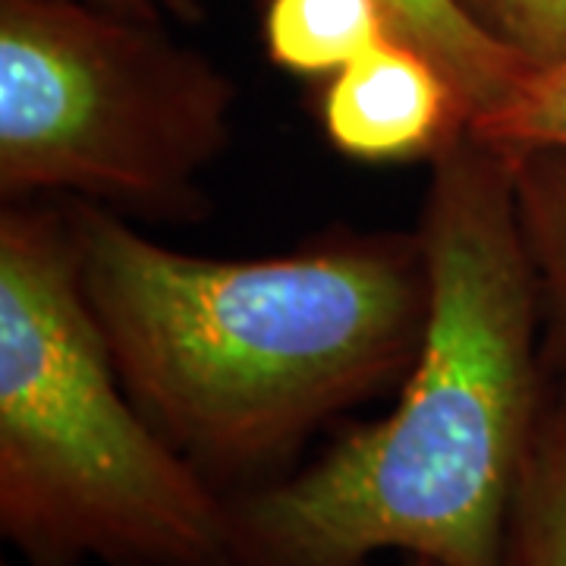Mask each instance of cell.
Returning <instances> with one entry per match:
<instances>
[{"label": "cell", "instance_id": "4fadbf2b", "mask_svg": "<svg viewBox=\"0 0 566 566\" xmlns=\"http://www.w3.org/2000/svg\"><path fill=\"white\" fill-rule=\"evenodd\" d=\"M403 566H441V564H431V560H422V557H406Z\"/></svg>", "mask_w": 566, "mask_h": 566}, {"label": "cell", "instance_id": "52a82bcc", "mask_svg": "<svg viewBox=\"0 0 566 566\" xmlns=\"http://www.w3.org/2000/svg\"><path fill=\"white\" fill-rule=\"evenodd\" d=\"M394 32L424 51L457 85L469 123L506 102L532 70L513 48L472 20L460 0H381Z\"/></svg>", "mask_w": 566, "mask_h": 566}, {"label": "cell", "instance_id": "7a4b0ae2", "mask_svg": "<svg viewBox=\"0 0 566 566\" xmlns=\"http://www.w3.org/2000/svg\"><path fill=\"white\" fill-rule=\"evenodd\" d=\"M63 211L120 381L227 497L296 469L324 424L397 390L422 349L431 271L419 227L208 259L104 205L66 199Z\"/></svg>", "mask_w": 566, "mask_h": 566}, {"label": "cell", "instance_id": "7c38bea8", "mask_svg": "<svg viewBox=\"0 0 566 566\" xmlns=\"http://www.w3.org/2000/svg\"><path fill=\"white\" fill-rule=\"evenodd\" d=\"M88 3L104 7L117 17L148 22H164V13L180 17V20H196L205 7V0H88Z\"/></svg>", "mask_w": 566, "mask_h": 566}, {"label": "cell", "instance_id": "6da1fadb", "mask_svg": "<svg viewBox=\"0 0 566 566\" xmlns=\"http://www.w3.org/2000/svg\"><path fill=\"white\" fill-rule=\"evenodd\" d=\"M428 164L431 312L397 403L312 463L230 494L227 566H368L385 551L501 566L545 403V305L510 158L463 129Z\"/></svg>", "mask_w": 566, "mask_h": 566}, {"label": "cell", "instance_id": "5bb4252c", "mask_svg": "<svg viewBox=\"0 0 566 566\" xmlns=\"http://www.w3.org/2000/svg\"><path fill=\"white\" fill-rule=\"evenodd\" d=\"M3 566H20V564H3Z\"/></svg>", "mask_w": 566, "mask_h": 566}, {"label": "cell", "instance_id": "8fae6325", "mask_svg": "<svg viewBox=\"0 0 566 566\" xmlns=\"http://www.w3.org/2000/svg\"><path fill=\"white\" fill-rule=\"evenodd\" d=\"M472 20L535 70L566 54V0H460Z\"/></svg>", "mask_w": 566, "mask_h": 566}, {"label": "cell", "instance_id": "9c48e42d", "mask_svg": "<svg viewBox=\"0 0 566 566\" xmlns=\"http://www.w3.org/2000/svg\"><path fill=\"white\" fill-rule=\"evenodd\" d=\"M516 211L545 305V349L566 359V155L510 158Z\"/></svg>", "mask_w": 566, "mask_h": 566}, {"label": "cell", "instance_id": "3957f363", "mask_svg": "<svg viewBox=\"0 0 566 566\" xmlns=\"http://www.w3.org/2000/svg\"><path fill=\"white\" fill-rule=\"evenodd\" d=\"M0 538L20 566L230 557V497L120 381L63 205L0 211Z\"/></svg>", "mask_w": 566, "mask_h": 566}, {"label": "cell", "instance_id": "8992f818", "mask_svg": "<svg viewBox=\"0 0 566 566\" xmlns=\"http://www.w3.org/2000/svg\"><path fill=\"white\" fill-rule=\"evenodd\" d=\"M545 356V403L506 513L501 566H566V359Z\"/></svg>", "mask_w": 566, "mask_h": 566}, {"label": "cell", "instance_id": "ba28073f", "mask_svg": "<svg viewBox=\"0 0 566 566\" xmlns=\"http://www.w3.org/2000/svg\"><path fill=\"white\" fill-rule=\"evenodd\" d=\"M394 32L381 0H268L262 20L271 63L305 80L334 76Z\"/></svg>", "mask_w": 566, "mask_h": 566}, {"label": "cell", "instance_id": "5b68a950", "mask_svg": "<svg viewBox=\"0 0 566 566\" xmlns=\"http://www.w3.org/2000/svg\"><path fill=\"white\" fill-rule=\"evenodd\" d=\"M318 120L344 158L400 164L431 161L469 129V111L438 63L390 35L327 76Z\"/></svg>", "mask_w": 566, "mask_h": 566}, {"label": "cell", "instance_id": "277c9868", "mask_svg": "<svg viewBox=\"0 0 566 566\" xmlns=\"http://www.w3.org/2000/svg\"><path fill=\"white\" fill-rule=\"evenodd\" d=\"M237 85L161 22L88 0H0V196L192 221Z\"/></svg>", "mask_w": 566, "mask_h": 566}, {"label": "cell", "instance_id": "30bf717a", "mask_svg": "<svg viewBox=\"0 0 566 566\" xmlns=\"http://www.w3.org/2000/svg\"><path fill=\"white\" fill-rule=\"evenodd\" d=\"M469 133L506 158L535 151L566 155V54L528 70L506 102L469 123Z\"/></svg>", "mask_w": 566, "mask_h": 566}]
</instances>
